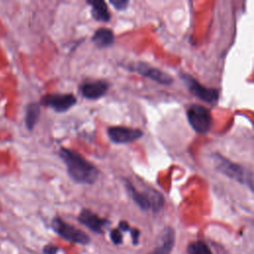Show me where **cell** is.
<instances>
[{"mask_svg":"<svg viewBox=\"0 0 254 254\" xmlns=\"http://www.w3.org/2000/svg\"><path fill=\"white\" fill-rule=\"evenodd\" d=\"M60 157L65 164L69 177L79 184H94L99 177L95 166L86 161L80 154L66 148L60 149Z\"/></svg>","mask_w":254,"mask_h":254,"instance_id":"1","label":"cell"},{"mask_svg":"<svg viewBox=\"0 0 254 254\" xmlns=\"http://www.w3.org/2000/svg\"><path fill=\"white\" fill-rule=\"evenodd\" d=\"M213 158L216 161V170L225 176L235 180L236 182L248 186L249 189L253 190V180H252V173L248 169L232 163L227 159L223 158L220 155L215 154Z\"/></svg>","mask_w":254,"mask_h":254,"instance_id":"2","label":"cell"},{"mask_svg":"<svg viewBox=\"0 0 254 254\" xmlns=\"http://www.w3.org/2000/svg\"><path fill=\"white\" fill-rule=\"evenodd\" d=\"M124 185L132 199L141 209L147 210L151 208L153 211H155L162 205L163 196L156 190L150 189L146 191L140 192L134 188V186L128 180H124Z\"/></svg>","mask_w":254,"mask_h":254,"instance_id":"3","label":"cell"},{"mask_svg":"<svg viewBox=\"0 0 254 254\" xmlns=\"http://www.w3.org/2000/svg\"><path fill=\"white\" fill-rule=\"evenodd\" d=\"M187 117L191 128L199 134H205L209 131L212 118L209 110L199 104H192L187 110Z\"/></svg>","mask_w":254,"mask_h":254,"instance_id":"4","label":"cell"},{"mask_svg":"<svg viewBox=\"0 0 254 254\" xmlns=\"http://www.w3.org/2000/svg\"><path fill=\"white\" fill-rule=\"evenodd\" d=\"M181 80L185 83L187 88L190 92H191L193 95L201 99L202 101L208 102L210 104H214L218 100L219 92L216 88H207L200 84L195 78H193L191 75L182 72L180 73Z\"/></svg>","mask_w":254,"mask_h":254,"instance_id":"5","label":"cell"},{"mask_svg":"<svg viewBox=\"0 0 254 254\" xmlns=\"http://www.w3.org/2000/svg\"><path fill=\"white\" fill-rule=\"evenodd\" d=\"M52 226L60 236L67 241L79 244H87L89 242V237L83 231L64 222L59 217L53 219Z\"/></svg>","mask_w":254,"mask_h":254,"instance_id":"6","label":"cell"},{"mask_svg":"<svg viewBox=\"0 0 254 254\" xmlns=\"http://www.w3.org/2000/svg\"><path fill=\"white\" fill-rule=\"evenodd\" d=\"M76 98L71 93L65 94H47L41 99V105L49 106L57 112H64L73 106Z\"/></svg>","mask_w":254,"mask_h":254,"instance_id":"7","label":"cell"},{"mask_svg":"<svg viewBox=\"0 0 254 254\" xmlns=\"http://www.w3.org/2000/svg\"><path fill=\"white\" fill-rule=\"evenodd\" d=\"M109 139L116 144H125L136 141L143 136L140 129L129 128L124 126H112L107 129Z\"/></svg>","mask_w":254,"mask_h":254,"instance_id":"8","label":"cell"},{"mask_svg":"<svg viewBox=\"0 0 254 254\" xmlns=\"http://www.w3.org/2000/svg\"><path fill=\"white\" fill-rule=\"evenodd\" d=\"M134 70L160 84H171L174 81L170 74L144 63H138L136 65H134Z\"/></svg>","mask_w":254,"mask_h":254,"instance_id":"9","label":"cell"},{"mask_svg":"<svg viewBox=\"0 0 254 254\" xmlns=\"http://www.w3.org/2000/svg\"><path fill=\"white\" fill-rule=\"evenodd\" d=\"M78 221L83 225L87 226L90 230L97 233H102L105 225L109 223L108 220L99 217L97 214L93 213L89 209H83L79 213Z\"/></svg>","mask_w":254,"mask_h":254,"instance_id":"10","label":"cell"},{"mask_svg":"<svg viewBox=\"0 0 254 254\" xmlns=\"http://www.w3.org/2000/svg\"><path fill=\"white\" fill-rule=\"evenodd\" d=\"M109 84L103 80L86 82L81 85L80 91L83 97L87 99H98L102 97L108 90Z\"/></svg>","mask_w":254,"mask_h":254,"instance_id":"11","label":"cell"},{"mask_svg":"<svg viewBox=\"0 0 254 254\" xmlns=\"http://www.w3.org/2000/svg\"><path fill=\"white\" fill-rule=\"evenodd\" d=\"M175 243V232L173 228L166 227L159 238V243L150 254H170Z\"/></svg>","mask_w":254,"mask_h":254,"instance_id":"12","label":"cell"},{"mask_svg":"<svg viewBox=\"0 0 254 254\" xmlns=\"http://www.w3.org/2000/svg\"><path fill=\"white\" fill-rule=\"evenodd\" d=\"M91 6V15L93 19L100 22H107L110 19V13L107 5L102 0H92L87 2Z\"/></svg>","mask_w":254,"mask_h":254,"instance_id":"13","label":"cell"},{"mask_svg":"<svg viewBox=\"0 0 254 254\" xmlns=\"http://www.w3.org/2000/svg\"><path fill=\"white\" fill-rule=\"evenodd\" d=\"M92 42L96 45L97 48L109 47L114 42L113 32L108 28H99L93 34Z\"/></svg>","mask_w":254,"mask_h":254,"instance_id":"14","label":"cell"},{"mask_svg":"<svg viewBox=\"0 0 254 254\" xmlns=\"http://www.w3.org/2000/svg\"><path fill=\"white\" fill-rule=\"evenodd\" d=\"M41 114L40 104L38 103H31L26 108V115H25V124L28 130L32 131L37 124L39 117Z\"/></svg>","mask_w":254,"mask_h":254,"instance_id":"15","label":"cell"},{"mask_svg":"<svg viewBox=\"0 0 254 254\" xmlns=\"http://www.w3.org/2000/svg\"><path fill=\"white\" fill-rule=\"evenodd\" d=\"M188 254H212V252L204 242L194 241L188 246Z\"/></svg>","mask_w":254,"mask_h":254,"instance_id":"16","label":"cell"},{"mask_svg":"<svg viewBox=\"0 0 254 254\" xmlns=\"http://www.w3.org/2000/svg\"><path fill=\"white\" fill-rule=\"evenodd\" d=\"M110 4L116 10H124L128 6V1H126V0H110Z\"/></svg>","mask_w":254,"mask_h":254,"instance_id":"17","label":"cell"},{"mask_svg":"<svg viewBox=\"0 0 254 254\" xmlns=\"http://www.w3.org/2000/svg\"><path fill=\"white\" fill-rule=\"evenodd\" d=\"M110 238L114 244H120L122 242V234L119 229H113L110 233Z\"/></svg>","mask_w":254,"mask_h":254,"instance_id":"18","label":"cell"},{"mask_svg":"<svg viewBox=\"0 0 254 254\" xmlns=\"http://www.w3.org/2000/svg\"><path fill=\"white\" fill-rule=\"evenodd\" d=\"M58 252V248L53 245H48L44 248V253L45 254H56Z\"/></svg>","mask_w":254,"mask_h":254,"instance_id":"19","label":"cell"},{"mask_svg":"<svg viewBox=\"0 0 254 254\" xmlns=\"http://www.w3.org/2000/svg\"><path fill=\"white\" fill-rule=\"evenodd\" d=\"M131 231V235H132V239H133V243L134 244H137L138 243V238H139V230L136 229V228H133V229H130Z\"/></svg>","mask_w":254,"mask_h":254,"instance_id":"20","label":"cell"},{"mask_svg":"<svg viewBox=\"0 0 254 254\" xmlns=\"http://www.w3.org/2000/svg\"><path fill=\"white\" fill-rule=\"evenodd\" d=\"M118 229L120 231H130V227L129 224L126 221H121L118 225Z\"/></svg>","mask_w":254,"mask_h":254,"instance_id":"21","label":"cell"}]
</instances>
